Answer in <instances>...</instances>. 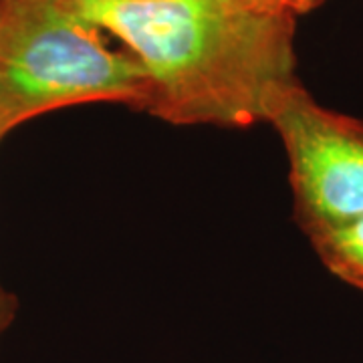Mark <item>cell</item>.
<instances>
[{"label":"cell","instance_id":"6da1fadb","mask_svg":"<svg viewBox=\"0 0 363 363\" xmlns=\"http://www.w3.org/2000/svg\"><path fill=\"white\" fill-rule=\"evenodd\" d=\"M131 52L150 83L145 113L172 125L267 123L297 75V16L257 0H71Z\"/></svg>","mask_w":363,"mask_h":363},{"label":"cell","instance_id":"3957f363","mask_svg":"<svg viewBox=\"0 0 363 363\" xmlns=\"http://www.w3.org/2000/svg\"><path fill=\"white\" fill-rule=\"evenodd\" d=\"M289 160L295 218L311 236L363 216V121L321 105L298 81L267 121Z\"/></svg>","mask_w":363,"mask_h":363},{"label":"cell","instance_id":"ba28073f","mask_svg":"<svg viewBox=\"0 0 363 363\" xmlns=\"http://www.w3.org/2000/svg\"><path fill=\"white\" fill-rule=\"evenodd\" d=\"M4 135H6V133H4V131H2V128H0V140H2Z\"/></svg>","mask_w":363,"mask_h":363},{"label":"cell","instance_id":"5b68a950","mask_svg":"<svg viewBox=\"0 0 363 363\" xmlns=\"http://www.w3.org/2000/svg\"><path fill=\"white\" fill-rule=\"evenodd\" d=\"M16 311H18V301L0 283V341L4 337V333L11 329Z\"/></svg>","mask_w":363,"mask_h":363},{"label":"cell","instance_id":"8992f818","mask_svg":"<svg viewBox=\"0 0 363 363\" xmlns=\"http://www.w3.org/2000/svg\"><path fill=\"white\" fill-rule=\"evenodd\" d=\"M264 6H271V9H279V11H285L297 16V2L298 0H257Z\"/></svg>","mask_w":363,"mask_h":363},{"label":"cell","instance_id":"277c9868","mask_svg":"<svg viewBox=\"0 0 363 363\" xmlns=\"http://www.w3.org/2000/svg\"><path fill=\"white\" fill-rule=\"evenodd\" d=\"M309 240L331 274L363 291V216L311 234Z\"/></svg>","mask_w":363,"mask_h":363},{"label":"cell","instance_id":"52a82bcc","mask_svg":"<svg viewBox=\"0 0 363 363\" xmlns=\"http://www.w3.org/2000/svg\"><path fill=\"white\" fill-rule=\"evenodd\" d=\"M325 0H298L297 2V16H301V14H307L311 13V11H315L317 6H321Z\"/></svg>","mask_w":363,"mask_h":363},{"label":"cell","instance_id":"7a4b0ae2","mask_svg":"<svg viewBox=\"0 0 363 363\" xmlns=\"http://www.w3.org/2000/svg\"><path fill=\"white\" fill-rule=\"evenodd\" d=\"M71 0H0V128L85 104L145 113L150 83L138 59Z\"/></svg>","mask_w":363,"mask_h":363}]
</instances>
